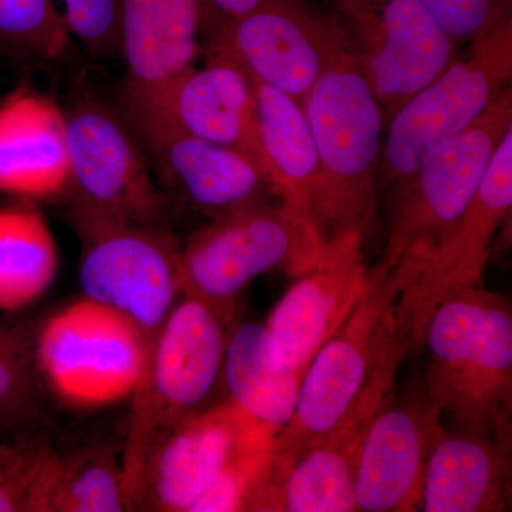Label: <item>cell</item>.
I'll return each mask as SVG.
<instances>
[{
  "label": "cell",
  "mask_w": 512,
  "mask_h": 512,
  "mask_svg": "<svg viewBox=\"0 0 512 512\" xmlns=\"http://www.w3.org/2000/svg\"><path fill=\"white\" fill-rule=\"evenodd\" d=\"M76 231L83 242L80 286L84 298L130 320L143 335L150 359L180 295V245L170 229L97 225Z\"/></svg>",
  "instance_id": "cell-12"
},
{
  "label": "cell",
  "mask_w": 512,
  "mask_h": 512,
  "mask_svg": "<svg viewBox=\"0 0 512 512\" xmlns=\"http://www.w3.org/2000/svg\"><path fill=\"white\" fill-rule=\"evenodd\" d=\"M511 128L512 90L508 87L473 126L433 148L409 181L394 192L396 207L377 266L394 276L399 289L437 239L466 211Z\"/></svg>",
  "instance_id": "cell-5"
},
{
  "label": "cell",
  "mask_w": 512,
  "mask_h": 512,
  "mask_svg": "<svg viewBox=\"0 0 512 512\" xmlns=\"http://www.w3.org/2000/svg\"><path fill=\"white\" fill-rule=\"evenodd\" d=\"M63 16L72 37L94 59L120 53L119 0H62Z\"/></svg>",
  "instance_id": "cell-30"
},
{
  "label": "cell",
  "mask_w": 512,
  "mask_h": 512,
  "mask_svg": "<svg viewBox=\"0 0 512 512\" xmlns=\"http://www.w3.org/2000/svg\"><path fill=\"white\" fill-rule=\"evenodd\" d=\"M444 430L423 392L384 409L367 431L357 458L356 510L419 511L427 460Z\"/></svg>",
  "instance_id": "cell-17"
},
{
  "label": "cell",
  "mask_w": 512,
  "mask_h": 512,
  "mask_svg": "<svg viewBox=\"0 0 512 512\" xmlns=\"http://www.w3.org/2000/svg\"><path fill=\"white\" fill-rule=\"evenodd\" d=\"M227 323L207 303L184 296L165 320L131 399L123 456L128 508L140 510L148 464L185 419L200 412L222 369Z\"/></svg>",
  "instance_id": "cell-3"
},
{
  "label": "cell",
  "mask_w": 512,
  "mask_h": 512,
  "mask_svg": "<svg viewBox=\"0 0 512 512\" xmlns=\"http://www.w3.org/2000/svg\"><path fill=\"white\" fill-rule=\"evenodd\" d=\"M9 447L5 446L3 448H0V463H2L3 458H5L6 453H8Z\"/></svg>",
  "instance_id": "cell-33"
},
{
  "label": "cell",
  "mask_w": 512,
  "mask_h": 512,
  "mask_svg": "<svg viewBox=\"0 0 512 512\" xmlns=\"http://www.w3.org/2000/svg\"><path fill=\"white\" fill-rule=\"evenodd\" d=\"M269 0H205L207 3V23L204 35L212 29L234 22L261 8Z\"/></svg>",
  "instance_id": "cell-32"
},
{
  "label": "cell",
  "mask_w": 512,
  "mask_h": 512,
  "mask_svg": "<svg viewBox=\"0 0 512 512\" xmlns=\"http://www.w3.org/2000/svg\"><path fill=\"white\" fill-rule=\"evenodd\" d=\"M3 447H5V446H2V444H0V448H3Z\"/></svg>",
  "instance_id": "cell-34"
},
{
  "label": "cell",
  "mask_w": 512,
  "mask_h": 512,
  "mask_svg": "<svg viewBox=\"0 0 512 512\" xmlns=\"http://www.w3.org/2000/svg\"><path fill=\"white\" fill-rule=\"evenodd\" d=\"M424 397L456 431L512 437L510 298L484 286L447 293L431 313Z\"/></svg>",
  "instance_id": "cell-2"
},
{
  "label": "cell",
  "mask_w": 512,
  "mask_h": 512,
  "mask_svg": "<svg viewBox=\"0 0 512 512\" xmlns=\"http://www.w3.org/2000/svg\"><path fill=\"white\" fill-rule=\"evenodd\" d=\"M318 156L313 231L325 258L363 252L379 210L384 114L353 42L303 101Z\"/></svg>",
  "instance_id": "cell-1"
},
{
  "label": "cell",
  "mask_w": 512,
  "mask_h": 512,
  "mask_svg": "<svg viewBox=\"0 0 512 512\" xmlns=\"http://www.w3.org/2000/svg\"><path fill=\"white\" fill-rule=\"evenodd\" d=\"M339 8L386 124L460 56L420 0H339Z\"/></svg>",
  "instance_id": "cell-13"
},
{
  "label": "cell",
  "mask_w": 512,
  "mask_h": 512,
  "mask_svg": "<svg viewBox=\"0 0 512 512\" xmlns=\"http://www.w3.org/2000/svg\"><path fill=\"white\" fill-rule=\"evenodd\" d=\"M128 508L121 458L107 447L60 457L50 512H121Z\"/></svg>",
  "instance_id": "cell-26"
},
{
  "label": "cell",
  "mask_w": 512,
  "mask_h": 512,
  "mask_svg": "<svg viewBox=\"0 0 512 512\" xmlns=\"http://www.w3.org/2000/svg\"><path fill=\"white\" fill-rule=\"evenodd\" d=\"M35 350L43 387L79 410L130 399L148 362L140 330L84 296L37 325Z\"/></svg>",
  "instance_id": "cell-8"
},
{
  "label": "cell",
  "mask_w": 512,
  "mask_h": 512,
  "mask_svg": "<svg viewBox=\"0 0 512 512\" xmlns=\"http://www.w3.org/2000/svg\"><path fill=\"white\" fill-rule=\"evenodd\" d=\"M512 207V128L495 150L466 211L424 256L400 289L394 315L412 355L424 349L431 313L447 293L484 286L485 266Z\"/></svg>",
  "instance_id": "cell-11"
},
{
  "label": "cell",
  "mask_w": 512,
  "mask_h": 512,
  "mask_svg": "<svg viewBox=\"0 0 512 512\" xmlns=\"http://www.w3.org/2000/svg\"><path fill=\"white\" fill-rule=\"evenodd\" d=\"M59 269V251L39 211L0 207V312H22L45 295Z\"/></svg>",
  "instance_id": "cell-25"
},
{
  "label": "cell",
  "mask_w": 512,
  "mask_h": 512,
  "mask_svg": "<svg viewBox=\"0 0 512 512\" xmlns=\"http://www.w3.org/2000/svg\"><path fill=\"white\" fill-rule=\"evenodd\" d=\"M59 461L43 441L9 447L0 463V512H50Z\"/></svg>",
  "instance_id": "cell-29"
},
{
  "label": "cell",
  "mask_w": 512,
  "mask_h": 512,
  "mask_svg": "<svg viewBox=\"0 0 512 512\" xmlns=\"http://www.w3.org/2000/svg\"><path fill=\"white\" fill-rule=\"evenodd\" d=\"M70 40L56 0H0V55L29 63L57 62Z\"/></svg>",
  "instance_id": "cell-28"
},
{
  "label": "cell",
  "mask_w": 512,
  "mask_h": 512,
  "mask_svg": "<svg viewBox=\"0 0 512 512\" xmlns=\"http://www.w3.org/2000/svg\"><path fill=\"white\" fill-rule=\"evenodd\" d=\"M131 127L164 197L175 195L210 220L274 195L261 165L247 151L164 127Z\"/></svg>",
  "instance_id": "cell-16"
},
{
  "label": "cell",
  "mask_w": 512,
  "mask_h": 512,
  "mask_svg": "<svg viewBox=\"0 0 512 512\" xmlns=\"http://www.w3.org/2000/svg\"><path fill=\"white\" fill-rule=\"evenodd\" d=\"M231 402L276 431L291 421L302 376L275 352L265 326L244 323L232 332L224 357Z\"/></svg>",
  "instance_id": "cell-24"
},
{
  "label": "cell",
  "mask_w": 512,
  "mask_h": 512,
  "mask_svg": "<svg viewBox=\"0 0 512 512\" xmlns=\"http://www.w3.org/2000/svg\"><path fill=\"white\" fill-rule=\"evenodd\" d=\"M276 433L231 400L192 414L151 458L141 508L192 512L235 458Z\"/></svg>",
  "instance_id": "cell-15"
},
{
  "label": "cell",
  "mask_w": 512,
  "mask_h": 512,
  "mask_svg": "<svg viewBox=\"0 0 512 512\" xmlns=\"http://www.w3.org/2000/svg\"><path fill=\"white\" fill-rule=\"evenodd\" d=\"M399 292L390 272L379 266L369 269L362 298L303 373L295 413L272 441L274 456L308 450L343 420L370 375Z\"/></svg>",
  "instance_id": "cell-9"
},
{
  "label": "cell",
  "mask_w": 512,
  "mask_h": 512,
  "mask_svg": "<svg viewBox=\"0 0 512 512\" xmlns=\"http://www.w3.org/2000/svg\"><path fill=\"white\" fill-rule=\"evenodd\" d=\"M511 443L512 437L444 430L427 460L420 511L510 510Z\"/></svg>",
  "instance_id": "cell-22"
},
{
  "label": "cell",
  "mask_w": 512,
  "mask_h": 512,
  "mask_svg": "<svg viewBox=\"0 0 512 512\" xmlns=\"http://www.w3.org/2000/svg\"><path fill=\"white\" fill-rule=\"evenodd\" d=\"M325 261L281 201L266 198L195 231L178 248V284L180 293L207 303L228 323L259 275L285 268L295 278Z\"/></svg>",
  "instance_id": "cell-6"
},
{
  "label": "cell",
  "mask_w": 512,
  "mask_h": 512,
  "mask_svg": "<svg viewBox=\"0 0 512 512\" xmlns=\"http://www.w3.org/2000/svg\"><path fill=\"white\" fill-rule=\"evenodd\" d=\"M252 83L256 160L275 197L319 248L312 220L318 156L305 110L298 101L274 87L255 79Z\"/></svg>",
  "instance_id": "cell-23"
},
{
  "label": "cell",
  "mask_w": 512,
  "mask_h": 512,
  "mask_svg": "<svg viewBox=\"0 0 512 512\" xmlns=\"http://www.w3.org/2000/svg\"><path fill=\"white\" fill-rule=\"evenodd\" d=\"M207 53L153 96L120 104L134 126H157L239 148L255 158V101L251 76L231 57ZM258 161V160H256ZM259 164V163H258Z\"/></svg>",
  "instance_id": "cell-14"
},
{
  "label": "cell",
  "mask_w": 512,
  "mask_h": 512,
  "mask_svg": "<svg viewBox=\"0 0 512 512\" xmlns=\"http://www.w3.org/2000/svg\"><path fill=\"white\" fill-rule=\"evenodd\" d=\"M120 104L153 96L204 52L205 0H119Z\"/></svg>",
  "instance_id": "cell-19"
},
{
  "label": "cell",
  "mask_w": 512,
  "mask_h": 512,
  "mask_svg": "<svg viewBox=\"0 0 512 512\" xmlns=\"http://www.w3.org/2000/svg\"><path fill=\"white\" fill-rule=\"evenodd\" d=\"M295 278L264 326L278 356L303 377L362 298L369 268L363 252H348Z\"/></svg>",
  "instance_id": "cell-18"
},
{
  "label": "cell",
  "mask_w": 512,
  "mask_h": 512,
  "mask_svg": "<svg viewBox=\"0 0 512 512\" xmlns=\"http://www.w3.org/2000/svg\"><path fill=\"white\" fill-rule=\"evenodd\" d=\"M66 114L74 228L133 225L170 229V202L158 187L146 151L119 107L79 93Z\"/></svg>",
  "instance_id": "cell-4"
},
{
  "label": "cell",
  "mask_w": 512,
  "mask_h": 512,
  "mask_svg": "<svg viewBox=\"0 0 512 512\" xmlns=\"http://www.w3.org/2000/svg\"><path fill=\"white\" fill-rule=\"evenodd\" d=\"M352 43L338 16L311 0H269L204 35V52L231 57L252 77L303 104L335 57Z\"/></svg>",
  "instance_id": "cell-10"
},
{
  "label": "cell",
  "mask_w": 512,
  "mask_h": 512,
  "mask_svg": "<svg viewBox=\"0 0 512 512\" xmlns=\"http://www.w3.org/2000/svg\"><path fill=\"white\" fill-rule=\"evenodd\" d=\"M66 114L46 94L20 87L0 103V192L25 201L66 195Z\"/></svg>",
  "instance_id": "cell-20"
},
{
  "label": "cell",
  "mask_w": 512,
  "mask_h": 512,
  "mask_svg": "<svg viewBox=\"0 0 512 512\" xmlns=\"http://www.w3.org/2000/svg\"><path fill=\"white\" fill-rule=\"evenodd\" d=\"M365 436L339 424L292 457L269 454L244 511L352 512L356 510L357 458Z\"/></svg>",
  "instance_id": "cell-21"
},
{
  "label": "cell",
  "mask_w": 512,
  "mask_h": 512,
  "mask_svg": "<svg viewBox=\"0 0 512 512\" xmlns=\"http://www.w3.org/2000/svg\"><path fill=\"white\" fill-rule=\"evenodd\" d=\"M23 312L0 315V427L15 429L36 416L40 382L36 366L39 323Z\"/></svg>",
  "instance_id": "cell-27"
},
{
  "label": "cell",
  "mask_w": 512,
  "mask_h": 512,
  "mask_svg": "<svg viewBox=\"0 0 512 512\" xmlns=\"http://www.w3.org/2000/svg\"><path fill=\"white\" fill-rule=\"evenodd\" d=\"M429 86L406 101L384 130L379 190L396 192L433 148L466 131L512 79V15L495 23Z\"/></svg>",
  "instance_id": "cell-7"
},
{
  "label": "cell",
  "mask_w": 512,
  "mask_h": 512,
  "mask_svg": "<svg viewBox=\"0 0 512 512\" xmlns=\"http://www.w3.org/2000/svg\"><path fill=\"white\" fill-rule=\"evenodd\" d=\"M458 46L511 16V0H420Z\"/></svg>",
  "instance_id": "cell-31"
}]
</instances>
